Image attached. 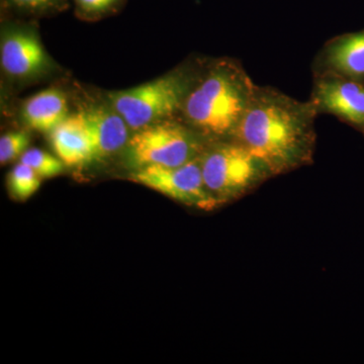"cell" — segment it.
I'll list each match as a JSON object with an SVG mask.
<instances>
[{
	"mask_svg": "<svg viewBox=\"0 0 364 364\" xmlns=\"http://www.w3.org/2000/svg\"><path fill=\"white\" fill-rule=\"evenodd\" d=\"M43 179L28 165L18 163L6 176V188L11 200L26 202L41 188Z\"/></svg>",
	"mask_w": 364,
	"mask_h": 364,
	"instance_id": "obj_13",
	"label": "cell"
},
{
	"mask_svg": "<svg viewBox=\"0 0 364 364\" xmlns=\"http://www.w3.org/2000/svg\"><path fill=\"white\" fill-rule=\"evenodd\" d=\"M315 74L332 73L364 83V30L326 43L316 60Z\"/></svg>",
	"mask_w": 364,
	"mask_h": 364,
	"instance_id": "obj_10",
	"label": "cell"
},
{
	"mask_svg": "<svg viewBox=\"0 0 364 364\" xmlns=\"http://www.w3.org/2000/svg\"><path fill=\"white\" fill-rule=\"evenodd\" d=\"M208 143L181 119L170 117L133 132L124 155L132 171L147 166H178L200 156Z\"/></svg>",
	"mask_w": 364,
	"mask_h": 364,
	"instance_id": "obj_4",
	"label": "cell"
},
{
	"mask_svg": "<svg viewBox=\"0 0 364 364\" xmlns=\"http://www.w3.org/2000/svg\"><path fill=\"white\" fill-rule=\"evenodd\" d=\"M31 136L28 130L7 132L0 138V164H9L25 154L30 149Z\"/></svg>",
	"mask_w": 364,
	"mask_h": 364,
	"instance_id": "obj_17",
	"label": "cell"
},
{
	"mask_svg": "<svg viewBox=\"0 0 364 364\" xmlns=\"http://www.w3.org/2000/svg\"><path fill=\"white\" fill-rule=\"evenodd\" d=\"M68 97L57 86L26 98L20 105L21 121L28 130L50 134L69 116Z\"/></svg>",
	"mask_w": 364,
	"mask_h": 364,
	"instance_id": "obj_12",
	"label": "cell"
},
{
	"mask_svg": "<svg viewBox=\"0 0 364 364\" xmlns=\"http://www.w3.org/2000/svg\"><path fill=\"white\" fill-rule=\"evenodd\" d=\"M203 63L202 60L189 62L149 82L107 92V98L133 133L151 124L178 116Z\"/></svg>",
	"mask_w": 364,
	"mask_h": 364,
	"instance_id": "obj_3",
	"label": "cell"
},
{
	"mask_svg": "<svg viewBox=\"0 0 364 364\" xmlns=\"http://www.w3.org/2000/svg\"><path fill=\"white\" fill-rule=\"evenodd\" d=\"M0 66L6 80L18 86L39 82L59 71L46 51L37 26L20 21L2 23Z\"/></svg>",
	"mask_w": 364,
	"mask_h": 364,
	"instance_id": "obj_6",
	"label": "cell"
},
{
	"mask_svg": "<svg viewBox=\"0 0 364 364\" xmlns=\"http://www.w3.org/2000/svg\"><path fill=\"white\" fill-rule=\"evenodd\" d=\"M311 102L364 135V83L332 73L316 74Z\"/></svg>",
	"mask_w": 364,
	"mask_h": 364,
	"instance_id": "obj_8",
	"label": "cell"
},
{
	"mask_svg": "<svg viewBox=\"0 0 364 364\" xmlns=\"http://www.w3.org/2000/svg\"><path fill=\"white\" fill-rule=\"evenodd\" d=\"M129 178L184 205L210 210L218 203L205 188L200 155L178 166H147L133 170Z\"/></svg>",
	"mask_w": 364,
	"mask_h": 364,
	"instance_id": "obj_7",
	"label": "cell"
},
{
	"mask_svg": "<svg viewBox=\"0 0 364 364\" xmlns=\"http://www.w3.org/2000/svg\"><path fill=\"white\" fill-rule=\"evenodd\" d=\"M6 13L26 18H41L62 13L69 6V0H1Z\"/></svg>",
	"mask_w": 364,
	"mask_h": 364,
	"instance_id": "obj_14",
	"label": "cell"
},
{
	"mask_svg": "<svg viewBox=\"0 0 364 364\" xmlns=\"http://www.w3.org/2000/svg\"><path fill=\"white\" fill-rule=\"evenodd\" d=\"M55 155L67 167H80L95 161V150L87 126L78 111L49 134Z\"/></svg>",
	"mask_w": 364,
	"mask_h": 364,
	"instance_id": "obj_11",
	"label": "cell"
},
{
	"mask_svg": "<svg viewBox=\"0 0 364 364\" xmlns=\"http://www.w3.org/2000/svg\"><path fill=\"white\" fill-rule=\"evenodd\" d=\"M205 188L218 203L239 196L267 174V167L234 139L208 142L200 154Z\"/></svg>",
	"mask_w": 364,
	"mask_h": 364,
	"instance_id": "obj_5",
	"label": "cell"
},
{
	"mask_svg": "<svg viewBox=\"0 0 364 364\" xmlns=\"http://www.w3.org/2000/svg\"><path fill=\"white\" fill-rule=\"evenodd\" d=\"M75 14L85 21H97L119 13L127 0H72Z\"/></svg>",
	"mask_w": 364,
	"mask_h": 364,
	"instance_id": "obj_16",
	"label": "cell"
},
{
	"mask_svg": "<svg viewBox=\"0 0 364 364\" xmlns=\"http://www.w3.org/2000/svg\"><path fill=\"white\" fill-rule=\"evenodd\" d=\"M78 112L82 114L90 131L95 161L124 152L132 131L107 98L102 102H85Z\"/></svg>",
	"mask_w": 364,
	"mask_h": 364,
	"instance_id": "obj_9",
	"label": "cell"
},
{
	"mask_svg": "<svg viewBox=\"0 0 364 364\" xmlns=\"http://www.w3.org/2000/svg\"><path fill=\"white\" fill-rule=\"evenodd\" d=\"M317 109L272 87L257 86L234 140L257 157L272 174L298 167L310 159Z\"/></svg>",
	"mask_w": 364,
	"mask_h": 364,
	"instance_id": "obj_1",
	"label": "cell"
},
{
	"mask_svg": "<svg viewBox=\"0 0 364 364\" xmlns=\"http://www.w3.org/2000/svg\"><path fill=\"white\" fill-rule=\"evenodd\" d=\"M20 162L28 165L42 179L53 178L63 173L65 164L56 155L47 151L30 148L21 157Z\"/></svg>",
	"mask_w": 364,
	"mask_h": 364,
	"instance_id": "obj_15",
	"label": "cell"
},
{
	"mask_svg": "<svg viewBox=\"0 0 364 364\" xmlns=\"http://www.w3.org/2000/svg\"><path fill=\"white\" fill-rule=\"evenodd\" d=\"M256 87L237 60L203 61L177 117L208 142L233 139Z\"/></svg>",
	"mask_w": 364,
	"mask_h": 364,
	"instance_id": "obj_2",
	"label": "cell"
}]
</instances>
